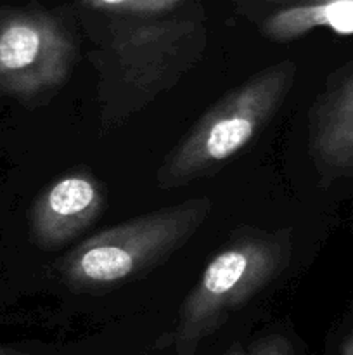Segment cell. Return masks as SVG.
<instances>
[{
	"instance_id": "obj_6",
	"label": "cell",
	"mask_w": 353,
	"mask_h": 355,
	"mask_svg": "<svg viewBox=\"0 0 353 355\" xmlns=\"http://www.w3.org/2000/svg\"><path fill=\"white\" fill-rule=\"evenodd\" d=\"M104 208L96 177L68 173L45 187L30 211V238L42 250H59L90 227Z\"/></svg>"
},
{
	"instance_id": "obj_10",
	"label": "cell",
	"mask_w": 353,
	"mask_h": 355,
	"mask_svg": "<svg viewBox=\"0 0 353 355\" xmlns=\"http://www.w3.org/2000/svg\"><path fill=\"white\" fill-rule=\"evenodd\" d=\"M224 355H294L291 343L279 335H269L262 340L241 345L235 343Z\"/></svg>"
},
{
	"instance_id": "obj_11",
	"label": "cell",
	"mask_w": 353,
	"mask_h": 355,
	"mask_svg": "<svg viewBox=\"0 0 353 355\" xmlns=\"http://www.w3.org/2000/svg\"><path fill=\"white\" fill-rule=\"evenodd\" d=\"M338 355H353V328L350 329L348 336L343 340L341 347H339Z\"/></svg>"
},
{
	"instance_id": "obj_1",
	"label": "cell",
	"mask_w": 353,
	"mask_h": 355,
	"mask_svg": "<svg viewBox=\"0 0 353 355\" xmlns=\"http://www.w3.org/2000/svg\"><path fill=\"white\" fill-rule=\"evenodd\" d=\"M208 198H194L90 236L61 263L69 288L85 293L111 291L168 259L206 222Z\"/></svg>"
},
{
	"instance_id": "obj_13",
	"label": "cell",
	"mask_w": 353,
	"mask_h": 355,
	"mask_svg": "<svg viewBox=\"0 0 353 355\" xmlns=\"http://www.w3.org/2000/svg\"><path fill=\"white\" fill-rule=\"evenodd\" d=\"M260 2H275V3H287V2H298V3H305V2H318V0H260Z\"/></svg>"
},
{
	"instance_id": "obj_7",
	"label": "cell",
	"mask_w": 353,
	"mask_h": 355,
	"mask_svg": "<svg viewBox=\"0 0 353 355\" xmlns=\"http://www.w3.org/2000/svg\"><path fill=\"white\" fill-rule=\"evenodd\" d=\"M310 149L324 172L353 173V71L318 104L310 127Z\"/></svg>"
},
{
	"instance_id": "obj_9",
	"label": "cell",
	"mask_w": 353,
	"mask_h": 355,
	"mask_svg": "<svg viewBox=\"0 0 353 355\" xmlns=\"http://www.w3.org/2000/svg\"><path fill=\"white\" fill-rule=\"evenodd\" d=\"M92 9L116 19H156L175 16L190 0H85Z\"/></svg>"
},
{
	"instance_id": "obj_8",
	"label": "cell",
	"mask_w": 353,
	"mask_h": 355,
	"mask_svg": "<svg viewBox=\"0 0 353 355\" xmlns=\"http://www.w3.org/2000/svg\"><path fill=\"white\" fill-rule=\"evenodd\" d=\"M317 28L353 35V0H318L286 7L263 23V33L273 42H289Z\"/></svg>"
},
{
	"instance_id": "obj_4",
	"label": "cell",
	"mask_w": 353,
	"mask_h": 355,
	"mask_svg": "<svg viewBox=\"0 0 353 355\" xmlns=\"http://www.w3.org/2000/svg\"><path fill=\"white\" fill-rule=\"evenodd\" d=\"M204 44L206 28L197 14L114 19L107 30L104 58L121 82L152 96L190 68Z\"/></svg>"
},
{
	"instance_id": "obj_5",
	"label": "cell",
	"mask_w": 353,
	"mask_h": 355,
	"mask_svg": "<svg viewBox=\"0 0 353 355\" xmlns=\"http://www.w3.org/2000/svg\"><path fill=\"white\" fill-rule=\"evenodd\" d=\"M73 61V38L54 14L0 12V94L21 101L47 96L68 80Z\"/></svg>"
},
{
	"instance_id": "obj_2",
	"label": "cell",
	"mask_w": 353,
	"mask_h": 355,
	"mask_svg": "<svg viewBox=\"0 0 353 355\" xmlns=\"http://www.w3.org/2000/svg\"><path fill=\"white\" fill-rule=\"evenodd\" d=\"M293 61H280L246 80L215 104L158 170V186L179 187L227 163L270 123L291 92Z\"/></svg>"
},
{
	"instance_id": "obj_12",
	"label": "cell",
	"mask_w": 353,
	"mask_h": 355,
	"mask_svg": "<svg viewBox=\"0 0 353 355\" xmlns=\"http://www.w3.org/2000/svg\"><path fill=\"white\" fill-rule=\"evenodd\" d=\"M0 355H30V354H24V352H19V350H16V349H9V347L0 345Z\"/></svg>"
},
{
	"instance_id": "obj_3",
	"label": "cell",
	"mask_w": 353,
	"mask_h": 355,
	"mask_svg": "<svg viewBox=\"0 0 353 355\" xmlns=\"http://www.w3.org/2000/svg\"><path fill=\"white\" fill-rule=\"evenodd\" d=\"M289 232L255 231L221 248L208 262L180 309L173 333L179 355H196L234 311L248 304L282 274L291 260Z\"/></svg>"
}]
</instances>
